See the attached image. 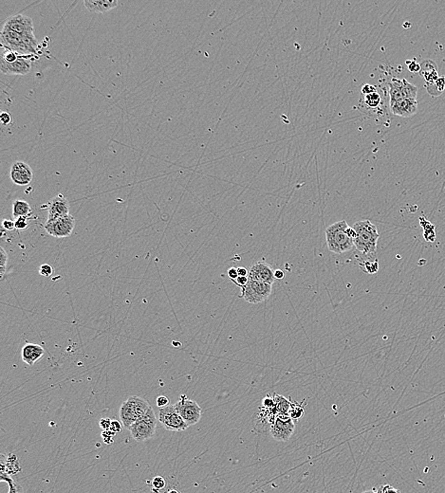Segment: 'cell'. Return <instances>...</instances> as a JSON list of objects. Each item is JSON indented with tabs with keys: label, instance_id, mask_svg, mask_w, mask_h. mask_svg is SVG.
<instances>
[{
	"label": "cell",
	"instance_id": "28",
	"mask_svg": "<svg viewBox=\"0 0 445 493\" xmlns=\"http://www.w3.org/2000/svg\"><path fill=\"white\" fill-rule=\"evenodd\" d=\"M359 266L363 271L369 274H374L379 270V263L376 259L373 261H364Z\"/></svg>",
	"mask_w": 445,
	"mask_h": 493
},
{
	"label": "cell",
	"instance_id": "35",
	"mask_svg": "<svg viewBox=\"0 0 445 493\" xmlns=\"http://www.w3.org/2000/svg\"><path fill=\"white\" fill-rule=\"evenodd\" d=\"M377 493H401V492L399 490L393 488L390 485H385V486H382L381 488H379Z\"/></svg>",
	"mask_w": 445,
	"mask_h": 493
},
{
	"label": "cell",
	"instance_id": "38",
	"mask_svg": "<svg viewBox=\"0 0 445 493\" xmlns=\"http://www.w3.org/2000/svg\"><path fill=\"white\" fill-rule=\"evenodd\" d=\"M248 282H249V277L238 276L236 280H233V283L237 284L238 286L241 287V288H243L244 286H246V284H248Z\"/></svg>",
	"mask_w": 445,
	"mask_h": 493
},
{
	"label": "cell",
	"instance_id": "21",
	"mask_svg": "<svg viewBox=\"0 0 445 493\" xmlns=\"http://www.w3.org/2000/svg\"><path fill=\"white\" fill-rule=\"evenodd\" d=\"M0 465H1V472L7 473L11 476L13 474H16L21 470L19 463H18V460H17V457L15 454L5 455L2 453Z\"/></svg>",
	"mask_w": 445,
	"mask_h": 493
},
{
	"label": "cell",
	"instance_id": "10",
	"mask_svg": "<svg viewBox=\"0 0 445 493\" xmlns=\"http://www.w3.org/2000/svg\"><path fill=\"white\" fill-rule=\"evenodd\" d=\"M159 421L167 431L182 432L188 428V425L178 415L174 405H168L159 410Z\"/></svg>",
	"mask_w": 445,
	"mask_h": 493
},
{
	"label": "cell",
	"instance_id": "29",
	"mask_svg": "<svg viewBox=\"0 0 445 493\" xmlns=\"http://www.w3.org/2000/svg\"><path fill=\"white\" fill-rule=\"evenodd\" d=\"M381 95L378 92L365 96V103L371 108H375L381 104Z\"/></svg>",
	"mask_w": 445,
	"mask_h": 493
},
{
	"label": "cell",
	"instance_id": "46",
	"mask_svg": "<svg viewBox=\"0 0 445 493\" xmlns=\"http://www.w3.org/2000/svg\"><path fill=\"white\" fill-rule=\"evenodd\" d=\"M346 234H347V235H348L350 238H352L353 240H354V238L356 237V232H355V230H354L352 227H348V228L346 229Z\"/></svg>",
	"mask_w": 445,
	"mask_h": 493
},
{
	"label": "cell",
	"instance_id": "24",
	"mask_svg": "<svg viewBox=\"0 0 445 493\" xmlns=\"http://www.w3.org/2000/svg\"><path fill=\"white\" fill-rule=\"evenodd\" d=\"M274 410L276 414H289L291 408V401L280 395H273Z\"/></svg>",
	"mask_w": 445,
	"mask_h": 493
},
{
	"label": "cell",
	"instance_id": "4",
	"mask_svg": "<svg viewBox=\"0 0 445 493\" xmlns=\"http://www.w3.org/2000/svg\"><path fill=\"white\" fill-rule=\"evenodd\" d=\"M157 423L158 419L155 415V412L150 407L148 413L142 419L134 423L129 431L135 440L139 442L145 441L152 438L155 435Z\"/></svg>",
	"mask_w": 445,
	"mask_h": 493
},
{
	"label": "cell",
	"instance_id": "23",
	"mask_svg": "<svg viewBox=\"0 0 445 493\" xmlns=\"http://www.w3.org/2000/svg\"><path fill=\"white\" fill-rule=\"evenodd\" d=\"M425 89L432 97H438L442 95L445 90V77L440 76V78L434 83H426Z\"/></svg>",
	"mask_w": 445,
	"mask_h": 493
},
{
	"label": "cell",
	"instance_id": "8",
	"mask_svg": "<svg viewBox=\"0 0 445 493\" xmlns=\"http://www.w3.org/2000/svg\"><path fill=\"white\" fill-rule=\"evenodd\" d=\"M296 424L289 414H277L271 425V434L276 441H287L295 433Z\"/></svg>",
	"mask_w": 445,
	"mask_h": 493
},
{
	"label": "cell",
	"instance_id": "26",
	"mask_svg": "<svg viewBox=\"0 0 445 493\" xmlns=\"http://www.w3.org/2000/svg\"><path fill=\"white\" fill-rule=\"evenodd\" d=\"M0 480L2 482H6L9 485V493H24L22 486L18 482H16L15 480L12 478L11 475L1 472Z\"/></svg>",
	"mask_w": 445,
	"mask_h": 493
},
{
	"label": "cell",
	"instance_id": "2",
	"mask_svg": "<svg viewBox=\"0 0 445 493\" xmlns=\"http://www.w3.org/2000/svg\"><path fill=\"white\" fill-rule=\"evenodd\" d=\"M349 226L346 220H340L326 228V239L327 248L331 253L342 254L350 251L354 247L353 239L346 234Z\"/></svg>",
	"mask_w": 445,
	"mask_h": 493
},
{
	"label": "cell",
	"instance_id": "50",
	"mask_svg": "<svg viewBox=\"0 0 445 493\" xmlns=\"http://www.w3.org/2000/svg\"><path fill=\"white\" fill-rule=\"evenodd\" d=\"M363 493H377V492H374V491H368V492H365Z\"/></svg>",
	"mask_w": 445,
	"mask_h": 493
},
{
	"label": "cell",
	"instance_id": "3",
	"mask_svg": "<svg viewBox=\"0 0 445 493\" xmlns=\"http://www.w3.org/2000/svg\"><path fill=\"white\" fill-rule=\"evenodd\" d=\"M150 405L144 399L131 396L120 407V419L123 426L129 430L138 420L142 419L149 410Z\"/></svg>",
	"mask_w": 445,
	"mask_h": 493
},
{
	"label": "cell",
	"instance_id": "27",
	"mask_svg": "<svg viewBox=\"0 0 445 493\" xmlns=\"http://www.w3.org/2000/svg\"><path fill=\"white\" fill-rule=\"evenodd\" d=\"M289 415L294 420L301 419L304 416V403L298 404L297 401L291 402Z\"/></svg>",
	"mask_w": 445,
	"mask_h": 493
},
{
	"label": "cell",
	"instance_id": "31",
	"mask_svg": "<svg viewBox=\"0 0 445 493\" xmlns=\"http://www.w3.org/2000/svg\"><path fill=\"white\" fill-rule=\"evenodd\" d=\"M15 230L17 231H24L28 228L29 222H28V217L27 216H21L17 217L15 219Z\"/></svg>",
	"mask_w": 445,
	"mask_h": 493
},
{
	"label": "cell",
	"instance_id": "39",
	"mask_svg": "<svg viewBox=\"0 0 445 493\" xmlns=\"http://www.w3.org/2000/svg\"><path fill=\"white\" fill-rule=\"evenodd\" d=\"M156 403H157V406L161 409V408L166 407V406L169 405V399L165 396H160V397L157 398Z\"/></svg>",
	"mask_w": 445,
	"mask_h": 493
},
{
	"label": "cell",
	"instance_id": "40",
	"mask_svg": "<svg viewBox=\"0 0 445 493\" xmlns=\"http://www.w3.org/2000/svg\"><path fill=\"white\" fill-rule=\"evenodd\" d=\"M377 92V89L376 87L372 86V85H370V84H366L363 88H362V93L366 96V95H369V94H372V93H375Z\"/></svg>",
	"mask_w": 445,
	"mask_h": 493
},
{
	"label": "cell",
	"instance_id": "5",
	"mask_svg": "<svg viewBox=\"0 0 445 493\" xmlns=\"http://www.w3.org/2000/svg\"><path fill=\"white\" fill-rule=\"evenodd\" d=\"M0 40H1V45H2L3 48L15 50L23 56L31 57V58L33 56L37 55L30 49L28 46L26 45L22 34H19V33L15 32L14 30H12L5 26H3V29L1 30Z\"/></svg>",
	"mask_w": 445,
	"mask_h": 493
},
{
	"label": "cell",
	"instance_id": "33",
	"mask_svg": "<svg viewBox=\"0 0 445 493\" xmlns=\"http://www.w3.org/2000/svg\"><path fill=\"white\" fill-rule=\"evenodd\" d=\"M39 273L44 277H49L53 273V268L49 264H43L39 269Z\"/></svg>",
	"mask_w": 445,
	"mask_h": 493
},
{
	"label": "cell",
	"instance_id": "18",
	"mask_svg": "<svg viewBox=\"0 0 445 493\" xmlns=\"http://www.w3.org/2000/svg\"><path fill=\"white\" fill-rule=\"evenodd\" d=\"M117 0H85L84 5L90 13L104 14L119 6Z\"/></svg>",
	"mask_w": 445,
	"mask_h": 493
},
{
	"label": "cell",
	"instance_id": "32",
	"mask_svg": "<svg viewBox=\"0 0 445 493\" xmlns=\"http://www.w3.org/2000/svg\"><path fill=\"white\" fill-rule=\"evenodd\" d=\"M152 485H153V491L155 493H157L158 491L163 490V488L165 487V481L162 476H157L153 479Z\"/></svg>",
	"mask_w": 445,
	"mask_h": 493
},
{
	"label": "cell",
	"instance_id": "15",
	"mask_svg": "<svg viewBox=\"0 0 445 493\" xmlns=\"http://www.w3.org/2000/svg\"><path fill=\"white\" fill-rule=\"evenodd\" d=\"M34 60L31 57L21 56L18 60L14 63H7L1 60V71L4 74L26 75L31 70L30 61Z\"/></svg>",
	"mask_w": 445,
	"mask_h": 493
},
{
	"label": "cell",
	"instance_id": "48",
	"mask_svg": "<svg viewBox=\"0 0 445 493\" xmlns=\"http://www.w3.org/2000/svg\"><path fill=\"white\" fill-rule=\"evenodd\" d=\"M285 277V274L281 269H276L274 270V278L277 280H281Z\"/></svg>",
	"mask_w": 445,
	"mask_h": 493
},
{
	"label": "cell",
	"instance_id": "34",
	"mask_svg": "<svg viewBox=\"0 0 445 493\" xmlns=\"http://www.w3.org/2000/svg\"><path fill=\"white\" fill-rule=\"evenodd\" d=\"M262 406H263L264 409H268V410L274 409V399H273V397L267 396L263 399V401H262Z\"/></svg>",
	"mask_w": 445,
	"mask_h": 493
},
{
	"label": "cell",
	"instance_id": "42",
	"mask_svg": "<svg viewBox=\"0 0 445 493\" xmlns=\"http://www.w3.org/2000/svg\"><path fill=\"white\" fill-rule=\"evenodd\" d=\"M2 227L7 231H14L15 229V221L11 219H4L2 221Z\"/></svg>",
	"mask_w": 445,
	"mask_h": 493
},
{
	"label": "cell",
	"instance_id": "47",
	"mask_svg": "<svg viewBox=\"0 0 445 493\" xmlns=\"http://www.w3.org/2000/svg\"><path fill=\"white\" fill-rule=\"evenodd\" d=\"M238 276H241V277H248L249 275V270L245 268H238Z\"/></svg>",
	"mask_w": 445,
	"mask_h": 493
},
{
	"label": "cell",
	"instance_id": "13",
	"mask_svg": "<svg viewBox=\"0 0 445 493\" xmlns=\"http://www.w3.org/2000/svg\"><path fill=\"white\" fill-rule=\"evenodd\" d=\"M49 214L47 222H53L70 214L69 200L63 195L58 194L49 204Z\"/></svg>",
	"mask_w": 445,
	"mask_h": 493
},
{
	"label": "cell",
	"instance_id": "16",
	"mask_svg": "<svg viewBox=\"0 0 445 493\" xmlns=\"http://www.w3.org/2000/svg\"><path fill=\"white\" fill-rule=\"evenodd\" d=\"M249 279L264 282L267 284H272L274 283V270L272 269L270 265L263 262H258L253 264L251 269L249 270Z\"/></svg>",
	"mask_w": 445,
	"mask_h": 493
},
{
	"label": "cell",
	"instance_id": "7",
	"mask_svg": "<svg viewBox=\"0 0 445 493\" xmlns=\"http://www.w3.org/2000/svg\"><path fill=\"white\" fill-rule=\"evenodd\" d=\"M390 104L403 99H417L418 88L406 79L392 78L388 84Z\"/></svg>",
	"mask_w": 445,
	"mask_h": 493
},
{
	"label": "cell",
	"instance_id": "12",
	"mask_svg": "<svg viewBox=\"0 0 445 493\" xmlns=\"http://www.w3.org/2000/svg\"><path fill=\"white\" fill-rule=\"evenodd\" d=\"M4 26L22 35L34 33L33 21L27 15H12L6 20Z\"/></svg>",
	"mask_w": 445,
	"mask_h": 493
},
{
	"label": "cell",
	"instance_id": "44",
	"mask_svg": "<svg viewBox=\"0 0 445 493\" xmlns=\"http://www.w3.org/2000/svg\"><path fill=\"white\" fill-rule=\"evenodd\" d=\"M115 433H112L111 431H104L103 433V437H104V443L106 444H111L112 443V436L114 435Z\"/></svg>",
	"mask_w": 445,
	"mask_h": 493
},
{
	"label": "cell",
	"instance_id": "49",
	"mask_svg": "<svg viewBox=\"0 0 445 493\" xmlns=\"http://www.w3.org/2000/svg\"><path fill=\"white\" fill-rule=\"evenodd\" d=\"M179 493L178 491H177V490H172V491H170V492H169V493Z\"/></svg>",
	"mask_w": 445,
	"mask_h": 493
},
{
	"label": "cell",
	"instance_id": "14",
	"mask_svg": "<svg viewBox=\"0 0 445 493\" xmlns=\"http://www.w3.org/2000/svg\"><path fill=\"white\" fill-rule=\"evenodd\" d=\"M10 177L16 185L26 186L30 184L33 179V173L30 165L23 162H16L12 165Z\"/></svg>",
	"mask_w": 445,
	"mask_h": 493
},
{
	"label": "cell",
	"instance_id": "9",
	"mask_svg": "<svg viewBox=\"0 0 445 493\" xmlns=\"http://www.w3.org/2000/svg\"><path fill=\"white\" fill-rule=\"evenodd\" d=\"M174 407L188 427L197 424L201 419V408L199 405L189 399L185 395L180 396V399Z\"/></svg>",
	"mask_w": 445,
	"mask_h": 493
},
{
	"label": "cell",
	"instance_id": "43",
	"mask_svg": "<svg viewBox=\"0 0 445 493\" xmlns=\"http://www.w3.org/2000/svg\"><path fill=\"white\" fill-rule=\"evenodd\" d=\"M111 419H102L100 420V427L104 430V431H108L110 429V426H111Z\"/></svg>",
	"mask_w": 445,
	"mask_h": 493
},
{
	"label": "cell",
	"instance_id": "19",
	"mask_svg": "<svg viewBox=\"0 0 445 493\" xmlns=\"http://www.w3.org/2000/svg\"><path fill=\"white\" fill-rule=\"evenodd\" d=\"M44 349L39 344H26L21 351L22 360L28 365L32 366L44 356Z\"/></svg>",
	"mask_w": 445,
	"mask_h": 493
},
{
	"label": "cell",
	"instance_id": "6",
	"mask_svg": "<svg viewBox=\"0 0 445 493\" xmlns=\"http://www.w3.org/2000/svg\"><path fill=\"white\" fill-rule=\"evenodd\" d=\"M272 284L249 279L248 284L242 288L241 297L250 304H260L267 300L272 294Z\"/></svg>",
	"mask_w": 445,
	"mask_h": 493
},
{
	"label": "cell",
	"instance_id": "1",
	"mask_svg": "<svg viewBox=\"0 0 445 493\" xmlns=\"http://www.w3.org/2000/svg\"><path fill=\"white\" fill-rule=\"evenodd\" d=\"M352 228L356 232V237L353 242L357 251L369 257L374 256L380 238L377 227L370 220H362L356 222Z\"/></svg>",
	"mask_w": 445,
	"mask_h": 493
},
{
	"label": "cell",
	"instance_id": "22",
	"mask_svg": "<svg viewBox=\"0 0 445 493\" xmlns=\"http://www.w3.org/2000/svg\"><path fill=\"white\" fill-rule=\"evenodd\" d=\"M31 212L30 205L25 200L16 199L13 203V215L15 218L21 216H27Z\"/></svg>",
	"mask_w": 445,
	"mask_h": 493
},
{
	"label": "cell",
	"instance_id": "41",
	"mask_svg": "<svg viewBox=\"0 0 445 493\" xmlns=\"http://www.w3.org/2000/svg\"><path fill=\"white\" fill-rule=\"evenodd\" d=\"M122 425L119 421L117 420H112L111 421V426H110V429L109 431H111L112 433H118L122 431Z\"/></svg>",
	"mask_w": 445,
	"mask_h": 493
},
{
	"label": "cell",
	"instance_id": "11",
	"mask_svg": "<svg viewBox=\"0 0 445 493\" xmlns=\"http://www.w3.org/2000/svg\"><path fill=\"white\" fill-rule=\"evenodd\" d=\"M74 228L75 218L71 214L53 222H46L45 224L46 232L55 238H65L71 236L74 233Z\"/></svg>",
	"mask_w": 445,
	"mask_h": 493
},
{
	"label": "cell",
	"instance_id": "37",
	"mask_svg": "<svg viewBox=\"0 0 445 493\" xmlns=\"http://www.w3.org/2000/svg\"><path fill=\"white\" fill-rule=\"evenodd\" d=\"M0 120H1V123L4 124V125H8L11 123L12 121V117L10 115V113L8 112H5V111H2L1 114H0Z\"/></svg>",
	"mask_w": 445,
	"mask_h": 493
},
{
	"label": "cell",
	"instance_id": "45",
	"mask_svg": "<svg viewBox=\"0 0 445 493\" xmlns=\"http://www.w3.org/2000/svg\"><path fill=\"white\" fill-rule=\"evenodd\" d=\"M228 276L229 278L233 281V280H236L238 277V269L236 268H231V269L228 270Z\"/></svg>",
	"mask_w": 445,
	"mask_h": 493
},
{
	"label": "cell",
	"instance_id": "17",
	"mask_svg": "<svg viewBox=\"0 0 445 493\" xmlns=\"http://www.w3.org/2000/svg\"><path fill=\"white\" fill-rule=\"evenodd\" d=\"M390 109L396 116L409 118L417 113L418 102L417 99H403L395 103H391Z\"/></svg>",
	"mask_w": 445,
	"mask_h": 493
},
{
	"label": "cell",
	"instance_id": "30",
	"mask_svg": "<svg viewBox=\"0 0 445 493\" xmlns=\"http://www.w3.org/2000/svg\"><path fill=\"white\" fill-rule=\"evenodd\" d=\"M8 263V254L4 251L3 248H0V274L1 278H3L6 272V265Z\"/></svg>",
	"mask_w": 445,
	"mask_h": 493
},
{
	"label": "cell",
	"instance_id": "20",
	"mask_svg": "<svg viewBox=\"0 0 445 493\" xmlns=\"http://www.w3.org/2000/svg\"><path fill=\"white\" fill-rule=\"evenodd\" d=\"M420 75L424 78L426 83H434L436 82L439 78V69L437 64L434 61L426 60L422 61L420 64Z\"/></svg>",
	"mask_w": 445,
	"mask_h": 493
},
{
	"label": "cell",
	"instance_id": "25",
	"mask_svg": "<svg viewBox=\"0 0 445 493\" xmlns=\"http://www.w3.org/2000/svg\"><path fill=\"white\" fill-rule=\"evenodd\" d=\"M420 224L423 228V236L425 240L428 242H434L436 239L435 226L431 224L430 222L426 220L424 217L420 218Z\"/></svg>",
	"mask_w": 445,
	"mask_h": 493
},
{
	"label": "cell",
	"instance_id": "36",
	"mask_svg": "<svg viewBox=\"0 0 445 493\" xmlns=\"http://www.w3.org/2000/svg\"><path fill=\"white\" fill-rule=\"evenodd\" d=\"M406 64L408 65V70L411 72H420V64L417 63L416 60L406 61Z\"/></svg>",
	"mask_w": 445,
	"mask_h": 493
}]
</instances>
